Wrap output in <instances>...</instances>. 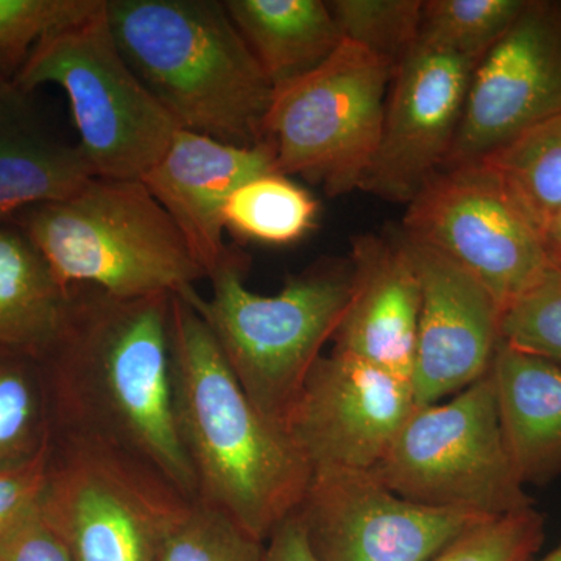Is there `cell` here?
Segmentation results:
<instances>
[{
  "instance_id": "cell-1",
  "label": "cell",
  "mask_w": 561,
  "mask_h": 561,
  "mask_svg": "<svg viewBox=\"0 0 561 561\" xmlns=\"http://www.w3.org/2000/svg\"><path fill=\"white\" fill-rule=\"evenodd\" d=\"M171 306L168 294L119 298L72 287L65 328L43 364L58 431L108 443L194 502L197 479L173 398Z\"/></svg>"
},
{
  "instance_id": "cell-2",
  "label": "cell",
  "mask_w": 561,
  "mask_h": 561,
  "mask_svg": "<svg viewBox=\"0 0 561 561\" xmlns=\"http://www.w3.org/2000/svg\"><path fill=\"white\" fill-rule=\"evenodd\" d=\"M173 398L198 500L261 541L301 507L312 472L247 397L198 312L172 295Z\"/></svg>"
},
{
  "instance_id": "cell-3",
  "label": "cell",
  "mask_w": 561,
  "mask_h": 561,
  "mask_svg": "<svg viewBox=\"0 0 561 561\" xmlns=\"http://www.w3.org/2000/svg\"><path fill=\"white\" fill-rule=\"evenodd\" d=\"M121 54L181 130L262 142L273 87L224 2L106 0Z\"/></svg>"
},
{
  "instance_id": "cell-4",
  "label": "cell",
  "mask_w": 561,
  "mask_h": 561,
  "mask_svg": "<svg viewBox=\"0 0 561 561\" xmlns=\"http://www.w3.org/2000/svg\"><path fill=\"white\" fill-rule=\"evenodd\" d=\"M27 234L62 287L119 298L184 295L208 278L169 214L140 180L94 176L65 201L7 219Z\"/></svg>"
},
{
  "instance_id": "cell-5",
  "label": "cell",
  "mask_w": 561,
  "mask_h": 561,
  "mask_svg": "<svg viewBox=\"0 0 561 561\" xmlns=\"http://www.w3.org/2000/svg\"><path fill=\"white\" fill-rule=\"evenodd\" d=\"M245 264L232 250L210 276L213 295H181L213 332L247 397L265 420L284 421L332 341L353 289L351 261H320L291 276L283 290L260 295L243 279Z\"/></svg>"
},
{
  "instance_id": "cell-6",
  "label": "cell",
  "mask_w": 561,
  "mask_h": 561,
  "mask_svg": "<svg viewBox=\"0 0 561 561\" xmlns=\"http://www.w3.org/2000/svg\"><path fill=\"white\" fill-rule=\"evenodd\" d=\"M66 92L81 153L99 179L142 180L181 130L121 54L106 0L83 20L46 36L11 81Z\"/></svg>"
},
{
  "instance_id": "cell-7",
  "label": "cell",
  "mask_w": 561,
  "mask_h": 561,
  "mask_svg": "<svg viewBox=\"0 0 561 561\" xmlns=\"http://www.w3.org/2000/svg\"><path fill=\"white\" fill-rule=\"evenodd\" d=\"M370 472L426 507L486 518L534 507L505 443L491 373L445 404L419 405Z\"/></svg>"
},
{
  "instance_id": "cell-8",
  "label": "cell",
  "mask_w": 561,
  "mask_h": 561,
  "mask_svg": "<svg viewBox=\"0 0 561 561\" xmlns=\"http://www.w3.org/2000/svg\"><path fill=\"white\" fill-rule=\"evenodd\" d=\"M394 66L343 39L323 65L273 92L262 127L275 168L330 197L359 190L381 139Z\"/></svg>"
},
{
  "instance_id": "cell-9",
  "label": "cell",
  "mask_w": 561,
  "mask_h": 561,
  "mask_svg": "<svg viewBox=\"0 0 561 561\" xmlns=\"http://www.w3.org/2000/svg\"><path fill=\"white\" fill-rule=\"evenodd\" d=\"M54 432L39 508L72 560L157 561L162 538L191 501L108 443Z\"/></svg>"
},
{
  "instance_id": "cell-10",
  "label": "cell",
  "mask_w": 561,
  "mask_h": 561,
  "mask_svg": "<svg viewBox=\"0 0 561 561\" xmlns=\"http://www.w3.org/2000/svg\"><path fill=\"white\" fill-rule=\"evenodd\" d=\"M401 232L474 276L502 311L556 268L541 225L483 161L435 173L409 203Z\"/></svg>"
},
{
  "instance_id": "cell-11",
  "label": "cell",
  "mask_w": 561,
  "mask_h": 561,
  "mask_svg": "<svg viewBox=\"0 0 561 561\" xmlns=\"http://www.w3.org/2000/svg\"><path fill=\"white\" fill-rule=\"evenodd\" d=\"M416 408L411 381L332 350L313 365L284 432L312 476L373 471Z\"/></svg>"
},
{
  "instance_id": "cell-12",
  "label": "cell",
  "mask_w": 561,
  "mask_h": 561,
  "mask_svg": "<svg viewBox=\"0 0 561 561\" xmlns=\"http://www.w3.org/2000/svg\"><path fill=\"white\" fill-rule=\"evenodd\" d=\"M479 60L419 38L394 70L381 139L360 191L409 205L445 168Z\"/></svg>"
},
{
  "instance_id": "cell-13",
  "label": "cell",
  "mask_w": 561,
  "mask_h": 561,
  "mask_svg": "<svg viewBox=\"0 0 561 561\" xmlns=\"http://www.w3.org/2000/svg\"><path fill=\"white\" fill-rule=\"evenodd\" d=\"M561 114V7L529 2L472 70L445 168L481 161Z\"/></svg>"
},
{
  "instance_id": "cell-14",
  "label": "cell",
  "mask_w": 561,
  "mask_h": 561,
  "mask_svg": "<svg viewBox=\"0 0 561 561\" xmlns=\"http://www.w3.org/2000/svg\"><path fill=\"white\" fill-rule=\"evenodd\" d=\"M298 513L319 561H430L486 519L404 500L370 471L313 474Z\"/></svg>"
},
{
  "instance_id": "cell-15",
  "label": "cell",
  "mask_w": 561,
  "mask_h": 561,
  "mask_svg": "<svg viewBox=\"0 0 561 561\" xmlns=\"http://www.w3.org/2000/svg\"><path fill=\"white\" fill-rule=\"evenodd\" d=\"M404 239L421 280L411 386L416 405L437 404L489 375L502 342L504 311L493 295L456 262Z\"/></svg>"
},
{
  "instance_id": "cell-16",
  "label": "cell",
  "mask_w": 561,
  "mask_h": 561,
  "mask_svg": "<svg viewBox=\"0 0 561 561\" xmlns=\"http://www.w3.org/2000/svg\"><path fill=\"white\" fill-rule=\"evenodd\" d=\"M273 171L268 144L232 146L180 130L140 181L169 214L209 279L232 253L224 242L228 198L245 181Z\"/></svg>"
},
{
  "instance_id": "cell-17",
  "label": "cell",
  "mask_w": 561,
  "mask_h": 561,
  "mask_svg": "<svg viewBox=\"0 0 561 561\" xmlns=\"http://www.w3.org/2000/svg\"><path fill=\"white\" fill-rule=\"evenodd\" d=\"M353 289L332 341L350 354L411 381L421 312V280L411 247L394 236L353 242Z\"/></svg>"
},
{
  "instance_id": "cell-18",
  "label": "cell",
  "mask_w": 561,
  "mask_h": 561,
  "mask_svg": "<svg viewBox=\"0 0 561 561\" xmlns=\"http://www.w3.org/2000/svg\"><path fill=\"white\" fill-rule=\"evenodd\" d=\"M497 411L524 485L561 471V367L501 342L491 365Z\"/></svg>"
},
{
  "instance_id": "cell-19",
  "label": "cell",
  "mask_w": 561,
  "mask_h": 561,
  "mask_svg": "<svg viewBox=\"0 0 561 561\" xmlns=\"http://www.w3.org/2000/svg\"><path fill=\"white\" fill-rule=\"evenodd\" d=\"M94 176L79 146L54 138L33 121L24 92L13 83L0 87V219L65 201Z\"/></svg>"
},
{
  "instance_id": "cell-20",
  "label": "cell",
  "mask_w": 561,
  "mask_h": 561,
  "mask_svg": "<svg viewBox=\"0 0 561 561\" xmlns=\"http://www.w3.org/2000/svg\"><path fill=\"white\" fill-rule=\"evenodd\" d=\"M70 290L11 220L0 219V351L43 362L60 339Z\"/></svg>"
},
{
  "instance_id": "cell-21",
  "label": "cell",
  "mask_w": 561,
  "mask_h": 561,
  "mask_svg": "<svg viewBox=\"0 0 561 561\" xmlns=\"http://www.w3.org/2000/svg\"><path fill=\"white\" fill-rule=\"evenodd\" d=\"M273 92L323 65L343 36L323 0H227Z\"/></svg>"
},
{
  "instance_id": "cell-22",
  "label": "cell",
  "mask_w": 561,
  "mask_h": 561,
  "mask_svg": "<svg viewBox=\"0 0 561 561\" xmlns=\"http://www.w3.org/2000/svg\"><path fill=\"white\" fill-rule=\"evenodd\" d=\"M320 205L311 192L276 171L241 184L224 210L225 230L245 241L290 245L316 227Z\"/></svg>"
},
{
  "instance_id": "cell-23",
  "label": "cell",
  "mask_w": 561,
  "mask_h": 561,
  "mask_svg": "<svg viewBox=\"0 0 561 561\" xmlns=\"http://www.w3.org/2000/svg\"><path fill=\"white\" fill-rule=\"evenodd\" d=\"M38 364L0 351V472L25 467L50 449L54 416Z\"/></svg>"
},
{
  "instance_id": "cell-24",
  "label": "cell",
  "mask_w": 561,
  "mask_h": 561,
  "mask_svg": "<svg viewBox=\"0 0 561 561\" xmlns=\"http://www.w3.org/2000/svg\"><path fill=\"white\" fill-rule=\"evenodd\" d=\"M542 225L561 208V114L535 125L481 160Z\"/></svg>"
},
{
  "instance_id": "cell-25",
  "label": "cell",
  "mask_w": 561,
  "mask_h": 561,
  "mask_svg": "<svg viewBox=\"0 0 561 561\" xmlns=\"http://www.w3.org/2000/svg\"><path fill=\"white\" fill-rule=\"evenodd\" d=\"M526 0H427L420 38L481 60L515 24Z\"/></svg>"
},
{
  "instance_id": "cell-26",
  "label": "cell",
  "mask_w": 561,
  "mask_h": 561,
  "mask_svg": "<svg viewBox=\"0 0 561 561\" xmlns=\"http://www.w3.org/2000/svg\"><path fill=\"white\" fill-rule=\"evenodd\" d=\"M265 542L257 540L219 508L202 501L162 538L157 561H264Z\"/></svg>"
},
{
  "instance_id": "cell-27",
  "label": "cell",
  "mask_w": 561,
  "mask_h": 561,
  "mask_svg": "<svg viewBox=\"0 0 561 561\" xmlns=\"http://www.w3.org/2000/svg\"><path fill=\"white\" fill-rule=\"evenodd\" d=\"M343 39L359 44L394 69L420 38L423 0H331Z\"/></svg>"
},
{
  "instance_id": "cell-28",
  "label": "cell",
  "mask_w": 561,
  "mask_h": 561,
  "mask_svg": "<svg viewBox=\"0 0 561 561\" xmlns=\"http://www.w3.org/2000/svg\"><path fill=\"white\" fill-rule=\"evenodd\" d=\"M102 0H0V77L13 81L51 33L83 20Z\"/></svg>"
},
{
  "instance_id": "cell-29",
  "label": "cell",
  "mask_w": 561,
  "mask_h": 561,
  "mask_svg": "<svg viewBox=\"0 0 561 561\" xmlns=\"http://www.w3.org/2000/svg\"><path fill=\"white\" fill-rule=\"evenodd\" d=\"M545 540V519L534 507L474 524L430 561H529Z\"/></svg>"
},
{
  "instance_id": "cell-30",
  "label": "cell",
  "mask_w": 561,
  "mask_h": 561,
  "mask_svg": "<svg viewBox=\"0 0 561 561\" xmlns=\"http://www.w3.org/2000/svg\"><path fill=\"white\" fill-rule=\"evenodd\" d=\"M502 342L561 367V271L553 268L538 286L502 313Z\"/></svg>"
},
{
  "instance_id": "cell-31",
  "label": "cell",
  "mask_w": 561,
  "mask_h": 561,
  "mask_svg": "<svg viewBox=\"0 0 561 561\" xmlns=\"http://www.w3.org/2000/svg\"><path fill=\"white\" fill-rule=\"evenodd\" d=\"M0 561H73L39 504L0 538Z\"/></svg>"
},
{
  "instance_id": "cell-32",
  "label": "cell",
  "mask_w": 561,
  "mask_h": 561,
  "mask_svg": "<svg viewBox=\"0 0 561 561\" xmlns=\"http://www.w3.org/2000/svg\"><path fill=\"white\" fill-rule=\"evenodd\" d=\"M50 449L25 467L0 472V538L39 504L49 471Z\"/></svg>"
},
{
  "instance_id": "cell-33",
  "label": "cell",
  "mask_w": 561,
  "mask_h": 561,
  "mask_svg": "<svg viewBox=\"0 0 561 561\" xmlns=\"http://www.w3.org/2000/svg\"><path fill=\"white\" fill-rule=\"evenodd\" d=\"M264 561H319L306 534L300 513L295 512L265 541Z\"/></svg>"
},
{
  "instance_id": "cell-34",
  "label": "cell",
  "mask_w": 561,
  "mask_h": 561,
  "mask_svg": "<svg viewBox=\"0 0 561 561\" xmlns=\"http://www.w3.org/2000/svg\"><path fill=\"white\" fill-rule=\"evenodd\" d=\"M541 230L553 267L561 271V208L542 221Z\"/></svg>"
},
{
  "instance_id": "cell-35",
  "label": "cell",
  "mask_w": 561,
  "mask_h": 561,
  "mask_svg": "<svg viewBox=\"0 0 561 561\" xmlns=\"http://www.w3.org/2000/svg\"><path fill=\"white\" fill-rule=\"evenodd\" d=\"M529 561H561V540L559 545L548 553V556L541 557V559L538 560L531 559Z\"/></svg>"
},
{
  "instance_id": "cell-36",
  "label": "cell",
  "mask_w": 561,
  "mask_h": 561,
  "mask_svg": "<svg viewBox=\"0 0 561 561\" xmlns=\"http://www.w3.org/2000/svg\"><path fill=\"white\" fill-rule=\"evenodd\" d=\"M10 83V81L3 80L2 77H0V87H3V84Z\"/></svg>"
}]
</instances>
